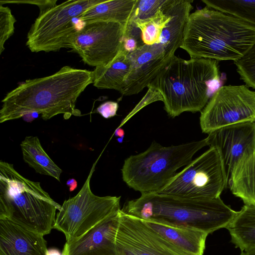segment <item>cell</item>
<instances>
[{
	"label": "cell",
	"mask_w": 255,
	"mask_h": 255,
	"mask_svg": "<svg viewBox=\"0 0 255 255\" xmlns=\"http://www.w3.org/2000/svg\"><path fill=\"white\" fill-rule=\"evenodd\" d=\"M128 54L122 49L111 62L96 67L92 71L93 85L98 89H113L121 92L130 67Z\"/></svg>",
	"instance_id": "20"
},
{
	"label": "cell",
	"mask_w": 255,
	"mask_h": 255,
	"mask_svg": "<svg viewBox=\"0 0 255 255\" xmlns=\"http://www.w3.org/2000/svg\"><path fill=\"white\" fill-rule=\"evenodd\" d=\"M115 135L117 136L123 137L124 135V132L123 129L122 128H118L115 132Z\"/></svg>",
	"instance_id": "35"
},
{
	"label": "cell",
	"mask_w": 255,
	"mask_h": 255,
	"mask_svg": "<svg viewBox=\"0 0 255 255\" xmlns=\"http://www.w3.org/2000/svg\"><path fill=\"white\" fill-rule=\"evenodd\" d=\"M168 20V16L163 13L161 10L154 19L138 26L141 30L144 44L159 43L162 29Z\"/></svg>",
	"instance_id": "27"
},
{
	"label": "cell",
	"mask_w": 255,
	"mask_h": 255,
	"mask_svg": "<svg viewBox=\"0 0 255 255\" xmlns=\"http://www.w3.org/2000/svg\"><path fill=\"white\" fill-rule=\"evenodd\" d=\"M144 44L140 29L128 21L125 24L122 49L129 54Z\"/></svg>",
	"instance_id": "29"
},
{
	"label": "cell",
	"mask_w": 255,
	"mask_h": 255,
	"mask_svg": "<svg viewBox=\"0 0 255 255\" xmlns=\"http://www.w3.org/2000/svg\"><path fill=\"white\" fill-rule=\"evenodd\" d=\"M228 185L245 203L255 204V152L244 155L234 168Z\"/></svg>",
	"instance_id": "19"
},
{
	"label": "cell",
	"mask_w": 255,
	"mask_h": 255,
	"mask_svg": "<svg viewBox=\"0 0 255 255\" xmlns=\"http://www.w3.org/2000/svg\"><path fill=\"white\" fill-rule=\"evenodd\" d=\"M207 145L206 138L169 146L154 141L144 151L125 159L121 170L123 180L141 193H157L178 169L188 165L194 154Z\"/></svg>",
	"instance_id": "6"
},
{
	"label": "cell",
	"mask_w": 255,
	"mask_h": 255,
	"mask_svg": "<svg viewBox=\"0 0 255 255\" xmlns=\"http://www.w3.org/2000/svg\"><path fill=\"white\" fill-rule=\"evenodd\" d=\"M93 83L92 71L69 66L46 77L29 79L8 93L1 101L0 123L36 112L44 120L59 114L65 119L81 116L76 109L78 98Z\"/></svg>",
	"instance_id": "1"
},
{
	"label": "cell",
	"mask_w": 255,
	"mask_h": 255,
	"mask_svg": "<svg viewBox=\"0 0 255 255\" xmlns=\"http://www.w3.org/2000/svg\"><path fill=\"white\" fill-rule=\"evenodd\" d=\"M228 184L221 156L215 148L210 147L176 173L157 193L189 199H213L220 197Z\"/></svg>",
	"instance_id": "9"
},
{
	"label": "cell",
	"mask_w": 255,
	"mask_h": 255,
	"mask_svg": "<svg viewBox=\"0 0 255 255\" xmlns=\"http://www.w3.org/2000/svg\"><path fill=\"white\" fill-rule=\"evenodd\" d=\"M46 255H63V254L56 249H50L47 250Z\"/></svg>",
	"instance_id": "34"
},
{
	"label": "cell",
	"mask_w": 255,
	"mask_h": 255,
	"mask_svg": "<svg viewBox=\"0 0 255 255\" xmlns=\"http://www.w3.org/2000/svg\"><path fill=\"white\" fill-rule=\"evenodd\" d=\"M61 208L40 182L26 178L13 164L0 161V219L44 236L54 229L56 211Z\"/></svg>",
	"instance_id": "5"
},
{
	"label": "cell",
	"mask_w": 255,
	"mask_h": 255,
	"mask_svg": "<svg viewBox=\"0 0 255 255\" xmlns=\"http://www.w3.org/2000/svg\"><path fill=\"white\" fill-rule=\"evenodd\" d=\"M104 0H67L39 13L28 32L26 46L33 52L68 48L71 39L82 27L81 15Z\"/></svg>",
	"instance_id": "7"
},
{
	"label": "cell",
	"mask_w": 255,
	"mask_h": 255,
	"mask_svg": "<svg viewBox=\"0 0 255 255\" xmlns=\"http://www.w3.org/2000/svg\"><path fill=\"white\" fill-rule=\"evenodd\" d=\"M57 0H0V4L7 3H29L37 5L40 9L39 13L43 12L56 5Z\"/></svg>",
	"instance_id": "30"
},
{
	"label": "cell",
	"mask_w": 255,
	"mask_h": 255,
	"mask_svg": "<svg viewBox=\"0 0 255 255\" xmlns=\"http://www.w3.org/2000/svg\"><path fill=\"white\" fill-rule=\"evenodd\" d=\"M16 19L7 6L0 5V54L4 49L5 41L14 33V24Z\"/></svg>",
	"instance_id": "28"
},
{
	"label": "cell",
	"mask_w": 255,
	"mask_h": 255,
	"mask_svg": "<svg viewBox=\"0 0 255 255\" xmlns=\"http://www.w3.org/2000/svg\"><path fill=\"white\" fill-rule=\"evenodd\" d=\"M255 121V91L245 85L219 88L201 112L203 132H210L228 126Z\"/></svg>",
	"instance_id": "10"
},
{
	"label": "cell",
	"mask_w": 255,
	"mask_h": 255,
	"mask_svg": "<svg viewBox=\"0 0 255 255\" xmlns=\"http://www.w3.org/2000/svg\"><path fill=\"white\" fill-rule=\"evenodd\" d=\"M24 161L36 172L60 181L62 169L50 158L43 148L38 137L27 136L21 142Z\"/></svg>",
	"instance_id": "23"
},
{
	"label": "cell",
	"mask_w": 255,
	"mask_h": 255,
	"mask_svg": "<svg viewBox=\"0 0 255 255\" xmlns=\"http://www.w3.org/2000/svg\"><path fill=\"white\" fill-rule=\"evenodd\" d=\"M144 220L195 229L210 234L226 228L238 213L220 197L189 199L159 193H143L122 209Z\"/></svg>",
	"instance_id": "3"
},
{
	"label": "cell",
	"mask_w": 255,
	"mask_h": 255,
	"mask_svg": "<svg viewBox=\"0 0 255 255\" xmlns=\"http://www.w3.org/2000/svg\"><path fill=\"white\" fill-rule=\"evenodd\" d=\"M125 24L107 21L85 23L71 39L69 47L83 61L95 67L106 65L121 52Z\"/></svg>",
	"instance_id": "11"
},
{
	"label": "cell",
	"mask_w": 255,
	"mask_h": 255,
	"mask_svg": "<svg viewBox=\"0 0 255 255\" xmlns=\"http://www.w3.org/2000/svg\"><path fill=\"white\" fill-rule=\"evenodd\" d=\"M255 43V25L205 6L190 13L180 48L191 58L234 61Z\"/></svg>",
	"instance_id": "2"
},
{
	"label": "cell",
	"mask_w": 255,
	"mask_h": 255,
	"mask_svg": "<svg viewBox=\"0 0 255 255\" xmlns=\"http://www.w3.org/2000/svg\"><path fill=\"white\" fill-rule=\"evenodd\" d=\"M165 0H137L128 21L137 27L156 17Z\"/></svg>",
	"instance_id": "25"
},
{
	"label": "cell",
	"mask_w": 255,
	"mask_h": 255,
	"mask_svg": "<svg viewBox=\"0 0 255 255\" xmlns=\"http://www.w3.org/2000/svg\"><path fill=\"white\" fill-rule=\"evenodd\" d=\"M206 6L228 13L255 26V0H202Z\"/></svg>",
	"instance_id": "24"
},
{
	"label": "cell",
	"mask_w": 255,
	"mask_h": 255,
	"mask_svg": "<svg viewBox=\"0 0 255 255\" xmlns=\"http://www.w3.org/2000/svg\"><path fill=\"white\" fill-rule=\"evenodd\" d=\"M119 108L117 102L107 101L100 105L97 109V112L103 118L109 119L117 115Z\"/></svg>",
	"instance_id": "31"
},
{
	"label": "cell",
	"mask_w": 255,
	"mask_h": 255,
	"mask_svg": "<svg viewBox=\"0 0 255 255\" xmlns=\"http://www.w3.org/2000/svg\"><path fill=\"white\" fill-rule=\"evenodd\" d=\"M130 67L121 91L123 96L140 92L164 67L172 57L160 43L144 44L128 54Z\"/></svg>",
	"instance_id": "14"
},
{
	"label": "cell",
	"mask_w": 255,
	"mask_h": 255,
	"mask_svg": "<svg viewBox=\"0 0 255 255\" xmlns=\"http://www.w3.org/2000/svg\"><path fill=\"white\" fill-rule=\"evenodd\" d=\"M161 236L188 255H203L208 233L195 229L143 220Z\"/></svg>",
	"instance_id": "18"
},
{
	"label": "cell",
	"mask_w": 255,
	"mask_h": 255,
	"mask_svg": "<svg viewBox=\"0 0 255 255\" xmlns=\"http://www.w3.org/2000/svg\"><path fill=\"white\" fill-rule=\"evenodd\" d=\"M120 210L99 223L79 239L66 242L63 255H117L116 239Z\"/></svg>",
	"instance_id": "15"
},
{
	"label": "cell",
	"mask_w": 255,
	"mask_h": 255,
	"mask_svg": "<svg viewBox=\"0 0 255 255\" xmlns=\"http://www.w3.org/2000/svg\"><path fill=\"white\" fill-rule=\"evenodd\" d=\"M137 0H104L84 12L80 19L84 23L107 21L125 24L128 20Z\"/></svg>",
	"instance_id": "22"
},
{
	"label": "cell",
	"mask_w": 255,
	"mask_h": 255,
	"mask_svg": "<svg viewBox=\"0 0 255 255\" xmlns=\"http://www.w3.org/2000/svg\"><path fill=\"white\" fill-rule=\"evenodd\" d=\"M99 158L77 194L65 200L56 214L54 226L65 236L66 242L79 239L105 218L120 210L121 197L99 196L90 187V180Z\"/></svg>",
	"instance_id": "8"
},
{
	"label": "cell",
	"mask_w": 255,
	"mask_h": 255,
	"mask_svg": "<svg viewBox=\"0 0 255 255\" xmlns=\"http://www.w3.org/2000/svg\"><path fill=\"white\" fill-rule=\"evenodd\" d=\"M193 0H165L161 7L169 20L162 29L159 40L167 54L175 55L176 50L181 47L184 32L190 11L193 8Z\"/></svg>",
	"instance_id": "17"
},
{
	"label": "cell",
	"mask_w": 255,
	"mask_h": 255,
	"mask_svg": "<svg viewBox=\"0 0 255 255\" xmlns=\"http://www.w3.org/2000/svg\"><path fill=\"white\" fill-rule=\"evenodd\" d=\"M44 236L8 219H0V255H46Z\"/></svg>",
	"instance_id": "16"
},
{
	"label": "cell",
	"mask_w": 255,
	"mask_h": 255,
	"mask_svg": "<svg viewBox=\"0 0 255 255\" xmlns=\"http://www.w3.org/2000/svg\"><path fill=\"white\" fill-rule=\"evenodd\" d=\"M117 255H188L138 217L120 210Z\"/></svg>",
	"instance_id": "12"
},
{
	"label": "cell",
	"mask_w": 255,
	"mask_h": 255,
	"mask_svg": "<svg viewBox=\"0 0 255 255\" xmlns=\"http://www.w3.org/2000/svg\"><path fill=\"white\" fill-rule=\"evenodd\" d=\"M66 185L69 187L70 192L73 191L77 187V182L74 178H70L66 182Z\"/></svg>",
	"instance_id": "33"
},
{
	"label": "cell",
	"mask_w": 255,
	"mask_h": 255,
	"mask_svg": "<svg viewBox=\"0 0 255 255\" xmlns=\"http://www.w3.org/2000/svg\"><path fill=\"white\" fill-rule=\"evenodd\" d=\"M219 80L218 61L174 55L147 87L160 93L164 110L174 118L185 112H201Z\"/></svg>",
	"instance_id": "4"
},
{
	"label": "cell",
	"mask_w": 255,
	"mask_h": 255,
	"mask_svg": "<svg viewBox=\"0 0 255 255\" xmlns=\"http://www.w3.org/2000/svg\"><path fill=\"white\" fill-rule=\"evenodd\" d=\"M222 159L228 180L239 161L255 152V121L236 124L215 130L206 138Z\"/></svg>",
	"instance_id": "13"
},
{
	"label": "cell",
	"mask_w": 255,
	"mask_h": 255,
	"mask_svg": "<svg viewBox=\"0 0 255 255\" xmlns=\"http://www.w3.org/2000/svg\"><path fill=\"white\" fill-rule=\"evenodd\" d=\"M234 62L240 79L248 87L255 89V43L242 58Z\"/></svg>",
	"instance_id": "26"
},
{
	"label": "cell",
	"mask_w": 255,
	"mask_h": 255,
	"mask_svg": "<svg viewBox=\"0 0 255 255\" xmlns=\"http://www.w3.org/2000/svg\"><path fill=\"white\" fill-rule=\"evenodd\" d=\"M226 228L242 252L255 249V204H245Z\"/></svg>",
	"instance_id": "21"
},
{
	"label": "cell",
	"mask_w": 255,
	"mask_h": 255,
	"mask_svg": "<svg viewBox=\"0 0 255 255\" xmlns=\"http://www.w3.org/2000/svg\"><path fill=\"white\" fill-rule=\"evenodd\" d=\"M39 114L36 112L30 113L23 116L22 118L26 122H31L38 117Z\"/></svg>",
	"instance_id": "32"
},
{
	"label": "cell",
	"mask_w": 255,
	"mask_h": 255,
	"mask_svg": "<svg viewBox=\"0 0 255 255\" xmlns=\"http://www.w3.org/2000/svg\"><path fill=\"white\" fill-rule=\"evenodd\" d=\"M241 255H255V249L242 252Z\"/></svg>",
	"instance_id": "36"
}]
</instances>
